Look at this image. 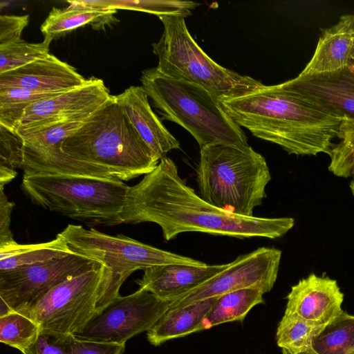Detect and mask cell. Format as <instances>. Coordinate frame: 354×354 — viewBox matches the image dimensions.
Masks as SVG:
<instances>
[{
	"instance_id": "1",
	"label": "cell",
	"mask_w": 354,
	"mask_h": 354,
	"mask_svg": "<svg viewBox=\"0 0 354 354\" xmlns=\"http://www.w3.org/2000/svg\"><path fill=\"white\" fill-rule=\"evenodd\" d=\"M122 223L158 225L166 241L187 232L239 239H274L295 225L291 217L243 216L222 210L203 199L179 176L168 157L136 185L129 187L121 213Z\"/></svg>"
},
{
	"instance_id": "2",
	"label": "cell",
	"mask_w": 354,
	"mask_h": 354,
	"mask_svg": "<svg viewBox=\"0 0 354 354\" xmlns=\"http://www.w3.org/2000/svg\"><path fill=\"white\" fill-rule=\"evenodd\" d=\"M223 109L240 127L281 147L288 154L328 156L347 118L319 100L279 84L218 98Z\"/></svg>"
},
{
	"instance_id": "3",
	"label": "cell",
	"mask_w": 354,
	"mask_h": 354,
	"mask_svg": "<svg viewBox=\"0 0 354 354\" xmlns=\"http://www.w3.org/2000/svg\"><path fill=\"white\" fill-rule=\"evenodd\" d=\"M62 149L122 181L145 175L159 162L114 95L63 142Z\"/></svg>"
},
{
	"instance_id": "4",
	"label": "cell",
	"mask_w": 354,
	"mask_h": 354,
	"mask_svg": "<svg viewBox=\"0 0 354 354\" xmlns=\"http://www.w3.org/2000/svg\"><path fill=\"white\" fill-rule=\"evenodd\" d=\"M270 180L265 158L248 145L216 143L201 148L196 170L200 196L222 210L253 216Z\"/></svg>"
},
{
	"instance_id": "5",
	"label": "cell",
	"mask_w": 354,
	"mask_h": 354,
	"mask_svg": "<svg viewBox=\"0 0 354 354\" xmlns=\"http://www.w3.org/2000/svg\"><path fill=\"white\" fill-rule=\"evenodd\" d=\"M140 81L162 118L185 129L200 148L216 143L248 145L241 127L205 88L167 77L156 68L144 70Z\"/></svg>"
},
{
	"instance_id": "6",
	"label": "cell",
	"mask_w": 354,
	"mask_h": 354,
	"mask_svg": "<svg viewBox=\"0 0 354 354\" xmlns=\"http://www.w3.org/2000/svg\"><path fill=\"white\" fill-rule=\"evenodd\" d=\"M21 187L34 204L68 218L105 225L122 224L129 186L116 178L24 174Z\"/></svg>"
},
{
	"instance_id": "7",
	"label": "cell",
	"mask_w": 354,
	"mask_h": 354,
	"mask_svg": "<svg viewBox=\"0 0 354 354\" xmlns=\"http://www.w3.org/2000/svg\"><path fill=\"white\" fill-rule=\"evenodd\" d=\"M71 253L104 267L97 315L115 298L124 281L138 270L166 264L203 266L206 263L165 251L123 234L109 235L95 229L70 224L57 235Z\"/></svg>"
},
{
	"instance_id": "8",
	"label": "cell",
	"mask_w": 354,
	"mask_h": 354,
	"mask_svg": "<svg viewBox=\"0 0 354 354\" xmlns=\"http://www.w3.org/2000/svg\"><path fill=\"white\" fill-rule=\"evenodd\" d=\"M158 17L162 23L163 31L159 41L153 43L152 47L158 59L156 68L163 75L198 85L218 98L243 94L263 84L212 59L191 36L185 17Z\"/></svg>"
},
{
	"instance_id": "9",
	"label": "cell",
	"mask_w": 354,
	"mask_h": 354,
	"mask_svg": "<svg viewBox=\"0 0 354 354\" xmlns=\"http://www.w3.org/2000/svg\"><path fill=\"white\" fill-rule=\"evenodd\" d=\"M104 270L101 264L60 283L22 313L41 332L74 336L97 315Z\"/></svg>"
},
{
	"instance_id": "10",
	"label": "cell",
	"mask_w": 354,
	"mask_h": 354,
	"mask_svg": "<svg viewBox=\"0 0 354 354\" xmlns=\"http://www.w3.org/2000/svg\"><path fill=\"white\" fill-rule=\"evenodd\" d=\"M171 303L140 288L127 296L120 295L74 337L126 344L134 336L149 330L170 308Z\"/></svg>"
},
{
	"instance_id": "11",
	"label": "cell",
	"mask_w": 354,
	"mask_h": 354,
	"mask_svg": "<svg viewBox=\"0 0 354 354\" xmlns=\"http://www.w3.org/2000/svg\"><path fill=\"white\" fill-rule=\"evenodd\" d=\"M101 265L71 253L48 261L0 272V299L24 313L60 283Z\"/></svg>"
},
{
	"instance_id": "12",
	"label": "cell",
	"mask_w": 354,
	"mask_h": 354,
	"mask_svg": "<svg viewBox=\"0 0 354 354\" xmlns=\"http://www.w3.org/2000/svg\"><path fill=\"white\" fill-rule=\"evenodd\" d=\"M281 254L277 248L261 247L240 255L221 272L172 301L170 308L248 288H259L266 293L277 280Z\"/></svg>"
},
{
	"instance_id": "13",
	"label": "cell",
	"mask_w": 354,
	"mask_h": 354,
	"mask_svg": "<svg viewBox=\"0 0 354 354\" xmlns=\"http://www.w3.org/2000/svg\"><path fill=\"white\" fill-rule=\"evenodd\" d=\"M112 97L104 82L92 77L80 87L30 105L26 110L15 133L19 136L55 123L85 121Z\"/></svg>"
},
{
	"instance_id": "14",
	"label": "cell",
	"mask_w": 354,
	"mask_h": 354,
	"mask_svg": "<svg viewBox=\"0 0 354 354\" xmlns=\"http://www.w3.org/2000/svg\"><path fill=\"white\" fill-rule=\"evenodd\" d=\"M343 301L344 294L336 280L312 273L292 286L285 312L326 326L342 313Z\"/></svg>"
},
{
	"instance_id": "15",
	"label": "cell",
	"mask_w": 354,
	"mask_h": 354,
	"mask_svg": "<svg viewBox=\"0 0 354 354\" xmlns=\"http://www.w3.org/2000/svg\"><path fill=\"white\" fill-rule=\"evenodd\" d=\"M88 79L72 66L49 54L22 67L0 75V89L19 88L59 93L80 87Z\"/></svg>"
},
{
	"instance_id": "16",
	"label": "cell",
	"mask_w": 354,
	"mask_h": 354,
	"mask_svg": "<svg viewBox=\"0 0 354 354\" xmlns=\"http://www.w3.org/2000/svg\"><path fill=\"white\" fill-rule=\"evenodd\" d=\"M228 263L194 266L185 264L156 266L144 270L136 281L140 288L159 299L174 301L224 270Z\"/></svg>"
},
{
	"instance_id": "17",
	"label": "cell",
	"mask_w": 354,
	"mask_h": 354,
	"mask_svg": "<svg viewBox=\"0 0 354 354\" xmlns=\"http://www.w3.org/2000/svg\"><path fill=\"white\" fill-rule=\"evenodd\" d=\"M114 97L159 161L167 157L169 151L180 147L179 141L152 110L148 95L142 86H131Z\"/></svg>"
},
{
	"instance_id": "18",
	"label": "cell",
	"mask_w": 354,
	"mask_h": 354,
	"mask_svg": "<svg viewBox=\"0 0 354 354\" xmlns=\"http://www.w3.org/2000/svg\"><path fill=\"white\" fill-rule=\"evenodd\" d=\"M279 85L315 98L354 121V62L339 71L297 76Z\"/></svg>"
},
{
	"instance_id": "19",
	"label": "cell",
	"mask_w": 354,
	"mask_h": 354,
	"mask_svg": "<svg viewBox=\"0 0 354 354\" xmlns=\"http://www.w3.org/2000/svg\"><path fill=\"white\" fill-rule=\"evenodd\" d=\"M354 41V15H343L319 37L314 54L299 77L339 71L351 62Z\"/></svg>"
},
{
	"instance_id": "20",
	"label": "cell",
	"mask_w": 354,
	"mask_h": 354,
	"mask_svg": "<svg viewBox=\"0 0 354 354\" xmlns=\"http://www.w3.org/2000/svg\"><path fill=\"white\" fill-rule=\"evenodd\" d=\"M21 169L24 174H57L98 178H115L108 171L77 160L62 149V145L44 149L24 147Z\"/></svg>"
},
{
	"instance_id": "21",
	"label": "cell",
	"mask_w": 354,
	"mask_h": 354,
	"mask_svg": "<svg viewBox=\"0 0 354 354\" xmlns=\"http://www.w3.org/2000/svg\"><path fill=\"white\" fill-rule=\"evenodd\" d=\"M216 299L212 297L169 308L147 331V340L153 346H159L167 341L203 331L202 323Z\"/></svg>"
},
{
	"instance_id": "22",
	"label": "cell",
	"mask_w": 354,
	"mask_h": 354,
	"mask_svg": "<svg viewBox=\"0 0 354 354\" xmlns=\"http://www.w3.org/2000/svg\"><path fill=\"white\" fill-rule=\"evenodd\" d=\"M64 9L53 8L40 29L44 37L54 39L86 24L101 30L112 21H118L114 14L117 10L100 8L83 4L81 1H68Z\"/></svg>"
},
{
	"instance_id": "23",
	"label": "cell",
	"mask_w": 354,
	"mask_h": 354,
	"mask_svg": "<svg viewBox=\"0 0 354 354\" xmlns=\"http://www.w3.org/2000/svg\"><path fill=\"white\" fill-rule=\"evenodd\" d=\"M264 294L259 288H248L217 297L202 323V330L227 322H242L254 306L264 302Z\"/></svg>"
},
{
	"instance_id": "24",
	"label": "cell",
	"mask_w": 354,
	"mask_h": 354,
	"mask_svg": "<svg viewBox=\"0 0 354 354\" xmlns=\"http://www.w3.org/2000/svg\"><path fill=\"white\" fill-rule=\"evenodd\" d=\"M71 254L64 241L56 236L50 241L21 245L17 242L0 248V272L48 261Z\"/></svg>"
},
{
	"instance_id": "25",
	"label": "cell",
	"mask_w": 354,
	"mask_h": 354,
	"mask_svg": "<svg viewBox=\"0 0 354 354\" xmlns=\"http://www.w3.org/2000/svg\"><path fill=\"white\" fill-rule=\"evenodd\" d=\"M324 327L295 313L285 312L277 326V344L291 354L305 352L313 348L314 340Z\"/></svg>"
},
{
	"instance_id": "26",
	"label": "cell",
	"mask_w": 354,
	"mask_h": 354,
	"mask_svg": "<svg viewBox=\"0 0 354 354\" xmlns=\"http://www.w3.org/2000/svg\"><path fill=\"white\" fill-rule=\"evenodd\" d=\"M318 354L354 353V315L344 311L328 324L313 343Z\"/></svg>"
},
{
	"instance_id": "27",
	"label": "cell",
	"mask_w": 354,
	"mask_h": 354,
	"mask_svg": "<svg viewBox=\"0 0 354 354\" xmlns=\"http://www.w3.org/2000/svg\"><path fill=\"white\" fill-rule=\"evenodd\" d=\"M81 2L84 5L95 8L131 10L154 14L158 17L178 15L185 18L192 14V10L200 5L194 1L176 0H83Z\"/></svg>"
},
{
	"instance_id": "28",
	"label": "cell",
	"mask_w": 354,
	"mask_h": 354,
	"mask_svg": "<svg viewBox=\"0 0 354 354\" xmlns=\"http://www.w3.org/2000/svg\"><path fill=\"white\" fill-rule=\"evenodd\" d=\"M59 93L38 92L19 88L0 89V124L15 132L27 108Z\"/></svg>"
},
{
	"instance_id": "29",
	"label": "cell",
	"mask_w": 354,
	"mask_h": 354,
	"mask_svg": "<svg viewBox=\"0 0 354 354\" xmlns=\"http://www.w3.org/2000/svg\"><path fill=\"white\" fill-rule=\"evenodd\" d=\"M40 333L39 326L24 313L12 311L0 316V342L21 352L34 344Z\"/></svg>"
},
{
	"instance_id": "30",
	"label": "cell",
	"mask_w": 354,
	"mask_h": 354,
	"mask_svg": "<svg viewBox=\"0 0 354 354\" xmlns=\"http://www.w3.org/2000/svg\"><path fill=\"white\" fill-rule=\"evenodd\" d=\"M53 39L44 37L39 43L24 40L0 48V75L26 66L47 57L50 44Z\"/></svg>"
},
{
	"instance_id": "31",
	"label": "cell",
	"mask_w": 354,
	"mask_h": 354,
	"mask_svg": "<svg viewBox=\"0 0 354 354\" xmlns=\"http://www.w3.org/2000/svg\"><path fill=\"white\" fill-rule=\"evenodd\" d=\"M340 141L331 149L328 170L341 178L354 177V121L346 118L338 138Z\"/></svg>"
},
{
	"instance_id": "32",
	"label": "cell",
	"mask_w": 354,
	"mask_h": 354,
	"mask_svg": "<svg viewBox=\"0 0 354 354\" xmlns=\"http://www.w3.org/2000/svg\"><path fill=\"white\" fill-rule=\"evenodd\" d=\"M84 121L71 120L55 123L22 135H18L24 146L32 149H44L62 145L63 142L75 132Z\"/></svg>"
},
{
	"instance_id": "33",
	"label": "cell",
	"mask_w": 354,
	"mask_h": 354,
	"mask_svg": "<svg viewBox=\"0 0 354 354\" xmlns=\"http://www.w3.org/2000/svg\"><path fill=\"white\" fill-rule=\"evenodd\" d=\"M24 141L14 131L0 124V169H21Z\"/></svg>"
},
{
	"instance_id": "34",
	"label": "cell",
	"mask_w": 354,
	"mask_h": 354,
	"mask_svg": "<svg viewBox=\"0 0 354 354\" xmlns=\"http://www.w3.org/2000/svg\"><path fill=\"white\" fill-rule=\"evenodd\" d=\"M71 336L41 332L36 342L23 351L22 354H71Z\"/></svg>"
},
{
	"instance_id": "35",
	"label": "cell",
	"mask_w": 354,
	"mask_h": 354,
	"mask_svg": "<svg viewBox=\"0 0 354 354\" xmlns=\"http://www.w3.org/2000/svg\"><path fill=\"white\" fill-rule=\"evenodd\" d=\"M29 16H0V48L17 43L21 40L24 29L28 24Z\"/></svg>"
},
{
	"instance_id": "36",
	"label": "cell",
	"mask_w": 354,
	"mask_h": 354,
	"mask_svg": "<svg viewBox=\"0 0 354 354\" xmlns=\"http://www.w3.org/2000/svg\"><path fill=\"white\" fill-rule=\"evenodd\" d=\"M125 344H118L101 342L71 339V354H123Z\"/></svg>"
},
{
	"instance_id": "37",
	"label": "cell",
	"mask_w": 354,
	"mask_h": 354,
	"mask_svg": "<svg viewBox=\"0 0 354 354\" xmlns=\"http://www.w3.org/2000/svg\"><path fill=\"white\" fill-rule=\"evenodd\" d=\"M15 203L0 189V248L16 243L10 230L11 214Z\"/></svg>"
},
{
	"instance_id": "38",
	"label": "cell",
	"mask_w": 354,
	"mask_h": 354,
	"mask_svg": "<svg viewBox=\"0 0 354 354\" xmlns=\"http://www.w3.org/2000/svg\"><path fill=\"white\" fill-rule=\"evenodd\" d=\"M282 353L283 354H291V353H290L288 351H284V350H282ZM297 354H318V353L316 351H315L313 348H310L308 351H306L305 352H302V353H297Z\"/></svg>"
},
{
	"instance_id": "39",
	"label": "cell",
	"mask_w": 354,
	"mask_h": 354,
	"mask_svg": "<svg viewBox=\"0 0 354 354\" xmlns=\"http://www.w3.org/2000/svg\"><path fill=\"white\" fill-rule=\"evenodd\" d=\"M349 187H350V189L351 191V193L354 197V177H353L351 183H350V185H349Z\"/></svg>"
},
{
	"instance_id": "40",
	"label": "cell",
	"mask_w": 354,
	"mask_h": 354,
	"mask_svg": "<svg viewBox=\"0 0 354 354\" xmlns=\"http://www.w3.org/2000/svg\"><path fill=\"white\" fill-rule=\"evenodd\" d=\"M353 15H354V13H353ZM351 62H354V41H353V48H352V52H351Z\"/></svg>"
},
{
	"instance_id": "41",
	"label": "cell",
	"mask_w": 354,
	"mask_h": 354,
	"mask_svg": "<svg viewBox=\"0 0 354 354\" xmlns=\"http://www.w3.org/2000/svg\"><path fill=\"white\" fill-rule=\"evenodd\" d=\"M353 354H354V353H353Z\"/></svg>"
}]
</instances>
